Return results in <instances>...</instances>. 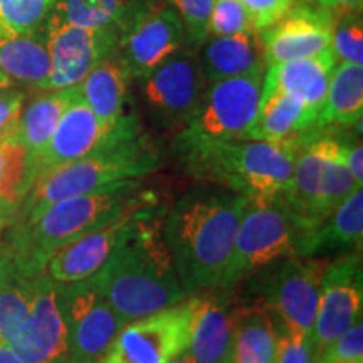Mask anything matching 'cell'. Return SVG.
I'll return each mask as SVG.
<instances>
[{"mask_svg":"<svg viewBox=\"0 0 363 363\" xmlns=\"http://www.w3.org/2000/svg\"><path fill=\"white\" fill-rule=\"evenodd\" d=\"M165 212L160 203L138 208L110 259L91 276L125 323L189 298L163 238Z\"/></svg>","mask_w":363,"mask_h":363,"instance_id":"obj_1","label":"cell"},{"mask_svg":"<svg viewBox=\"0 0 363 363\" xmlns=\"http://www.w3.org/2000/svg\"><path fill=\"white\" fill-rule=\"evenodd\" d=\"M247 201L224 187H195L165 212L163 238L189 296L220 288Z\"/></svg>","mask_w":363,"mask_h":363,"instance_id":"obj_2","label":"cell"},{"mask_svg":"<svg viewBox=\"0 0 363 363\" xmlns=\"http://www.w3.org/2000/svg\"><path fill=\"white\" fill-rule=\"evenodd\" d=\"M158 202L140 180H128L44 207L27 219L13 220L2 240L29 274H44L49 256L57 247L113 219L130 207Z\"/></svg>","mask_w":363,"mask_h":363,"instance_id":"obj_3","label":"cell"},{"mask_svg":"<svg viewBox=\"0 0 363 363\" xmlns=\"http://www.w3.org/2000/svg\"><path fill=\"white\" fill-rule=\"evenodd\" d=\"M306 133L283 142L235 140L216 143L184 157L194 175L219 187L247 199L278 197L291 182L294 158Z\"/></svg>","mask_w":363,"mask_h":363,"instance_id":"obj_4","label":"cell"},{"mask_svg":"<svg viewBox=\"0 0 363 363\" xmlns=\"http://www.w3.org/2000/svg\"><path fill=\"white\" fill-rule=\"evenodd\" d=\"M158 152L143 135L67 162L34 180L16 220L27 219L65 199L143 179L158 169Z\"/></svg>","mask_w":363,"mask_h":363,"instance_id":"obj_5","label":"cell"},{"mask_svg":"<svg viewBox=\"0 0 363 363\" xmlns=\"http://www.w3.org/2000/svg\"><path fill=\"white\" fill-rule=\"evenodd\" d=\"M318 224L294 212L279 195L249 199L220 288H230L244 276L281 259L310 257Z\"/></svg>","mask_w":363,"mask_h":363,"instance_id":"obj_6","label":"cell"},{"mask_svg":"<svg viewBox=\"0 0 363 363\" xmlns=\"http://www.w3.org/2000/svg\"><path fill=\"white\" fill-rule=\"evenodd\" d=\"M264 72L208 83L179 136L182 155L208 145L247 140L259 108Z\"/></svg>","mask_w":363,"mask_h":363,"instance_id":"obj_7","label":"cell"},{"mask_svg":"<svg viewBox=\"0 0 363 363\" xmlns=\"http://www.w3.org/2000/svg\"><path fill=\"white\" fill-rule=\"evenodd\" d=\"M328 261L320 257L281 259L266 284L264 305L274 325L291 338L313 342L320 286ZM315 347V345H313Z\"/></svg>","mask_w":363,"mask_h":363,"instance_id":"obj_8","label":"cell"},{"mask_svg":"<svg viewBox=\"0 0 363 363\" xmlns=\"http://www.w3.org/2000/svg\"><path fill=\"white\" fill-rule=\"evenodd\" d=\"M138 135H142V126L135 115L118 123H106L91 111L81 94H78L62 113L43 152L33 157L35 179L59 165L78 160Z\"/></svg>","mask_w":363,"mask_h":363,"instance_id":"obj_9","label":"cell"},{"mask_svg":"<svg viewBox=\"0 0 363 363\" xmlns=\"http://www.w3.org/2000/svg\"><path fill=\"white\" fill-rule=\"evenodd\" d=\"M192 298L130 321L101 363H169L189 350Z\"/></svg>","mask_w":363,"mask_h":363,"instance_id":"obj_10","label":"cell"},{"mask_svg":"<svg viewBox=\"0 0 363 363\" xmlns=\"http://www.w3.org/2000/svg\"><path fill=\"white\" fill-rule=\"evenodd\" d=\"M61 303L71 362L101 363L125 321L106 301L93 278L61 284Z\"/></svg>","mask_w":363,"mask_h":363,"instance_id":"obj_11","label":"cell"},{"mask_svg":"<svg viewBox=\"0 0 363 363\" xmlns=\"http://www.w3.org/2000/svg\"><path fill=\"white\" fill-rule=\"evenodd\" d=\"M120 35L118 30L69 24L49 13L44 38L51 72L44 91L78 86L106 54L116 49Z\"/></svg>","mask_w":363,"mask_h":363,"instance_id":"obj_12","label":"cell"},{"mask_svg":"<svg viewBox=\"0 0 363 363\" xmlns=\"http://www.w3.org/2000/svg\"><path fill=\"white\" fill-rule=\"evenodd\" d=\"M138 81L150 111L169 128L187 125L207 86L199 56L185 48Z\"/></svg>","mask_w":363,"mask_h":363,"instance_id":"obj_13","label":"cell"},{"mask_svg":"<svg viewBox=\"0 0 363 363\" xmlns=\"http://www.w3.org/2000/svg\"><path fill=\"white\" fill-rule=\"evenodd\" d=\"M360 251L362 249H353L326 264L313 328L315 355L360 321L363 305Z\"/></svg>","mask_w":363,"mask_h":363,"instance_id":"obj_14","label":"cell"},{"mask_svg":"<svg viewBox=\"0 0 363 363\" xmlns=\"http://www.w3.org/2000/svg\"><path fill=\"white\" fill-rule=\"evenodd\" d=\"M185 44L187 34L179 13L158 4L120 35L116 51L131 78L142 79Z\"/></svg>","mask_w":363,"mask_h":363,"instance_id":"obj_15","label":"cell"},{"mask_svg":"<svg viewBox=\"0 0 363 363\" xmlns=\"http://www.w3.org/2000/svg\"><path fill=\"white\" fill-rule=\"evenodd\" d=\"M158 203V202H155ZM145 206L130 207L126 211L88 230L79 238L57 247L44 266V274L59 284H69L88 279L101 269L115 252L121 238L128 229L135 212Z\"/></svg>","mask_w":363,"mask_h":363,"instance_id":"obj_16","label":"cell"},{"mask_svg":"<svg viewBox=\"0 0 363 363\" xmlns=\"http://www.w3.org/2000/svg\"><path fill=\"white\" fill-rule=\"evenodd\" d=\"M333 12L326 7L298 6L259 30L266 67L294 59L311 57L331 49Z\"/></svg>","mask_w":363,"mask_h":363,"instance_id":"obj_17","label":"cell"},{"mask_svg":"<svg viewBox=\"0 0 363 363\" xmlns=\"http://www.w3.org/2000/svg\"><path fill=\"white\" fill-rule=\"evenodd\" d=\"M19 357L27 363L71 362L61 284L45 274H39L34 279L29 323Z\"/></svg>","mask_w":363,"mask_h":363,"instance_id":"obj_18","label":"cell"},{"mask_svg":"<svg viewBox=\"0 0 363 363\" xmlns=\"http://www.w3.org/2000/svg\"><path fill=\"white\" fill-rule=\"evenodd\" d=\"M235 308L220 294L192 296L189 353L197 363H233Z\"/></svg>","mask_w":363,"mask_h":363,"instance_id":"obj_19","label":"cell"},{"mask_svg":"<svg viewBox=\"0 0 363 363\" xmlns=\"http://www.w3.org/2000/svg\"><path fill=\"white\" fill-rule=\"evenodd\" d=\"M38 276L29 274L0 239V342L17 355L24 345L34 279Z\"/></svg>","mask_w":363,"mask_h":363,"instance_id":"obj_20","label":"cell"},{"mask_svg":"<svg viewBox=\"0 0 363 363\" xmlns=\"http://www.w3.org/2000/svg\"><path fill=\"white\" fill-rule=\"evenodd\" d=\"M338 59L333 49L311 57L294 59L281 65L267 66L264 72V86L284 91L305 103L321 120L326 91Z\"/></svg>","mask_w":363,"mask_h":363,"instance_id":"obj_21","label":"cell"},{"mask_svg":"<svg viewBox=\"0 0 363 363\" xmlns=\"http://www.w3.org/2000/svg\"><path fill=\"white\" fill-rule=\"evenodd\" d=\"M199 57L206 83L266 71L264 48L257 29L233 35H217L202 44Z\"/></svg>","mask_w":363,"mask_h":363,"instance_id":"obj_22","label":"cell"},{"mask_svg":"<svg viewBox=\"0 0 363 363\" xmlns=\"http://www.w3.org/2000/svg\"><path fill=\"white\" fill-rule=\"evenodd\" d=\"M318 126H323L320 116L305 103L284 91L262 84L259 108L247 133V140L283 142Z\"/></svg>","mask_w":363,"mask_h":363,"instance_id":"obj_23","label":"cell"},{"mask_svg":"<svg viewBox=\"0 0 363 363\" xmlns=\"http://www.w3.org/2000/svg\"><path fill=\"white\" fill-rule=\"evenodd\" d=\"M130 79L125 62L116 49H113L78 84L79 94L99 120L118 123L133 115L126 111Z\"/></svg>","mask_w":363,"mask_h":363,"instance_id":"obj_24","label":"cell"},{"mask_svg":"<svg viewBox=\"0 0 363 363\" xmlns=\"http://www.w3.org/2000/svg\"><path fill=\"white\" fill-rule=\"evenodd\" d=\"M0 72L12 86L44 91L51 72L44 30L7 33L0 30Z\"/></svg>","mask_w":363,"mask_h":363,"instance_id":"obj_25","label":"cell"},{"mask_svg":"<svg viewBox=\"0 0 363 363\" xmlns=\"http://www.w3.org/2000/svg\"><path fill=\"white\" fill-rule=\"evenodd\" d=\"M35 180L33 155L12 131L0 136V235L16 220Z\"/></svg>","mask_w":363,"mask_h":363,"instance_id":"obj_26","label":"cell"},{"mask_svg":"<svg viewBox=\"0 0 363 363\" xmlns=\"http://www.w3.org/2000/svg\"><path fill=\"white\" fill-rule=\"evenodd\" d=\"M158 0H56L51 16L76 26L103 27L123 34Z\"/></svg>","mask_w":363,"mask_h":363,"instance_id":"obj_27","label":"cell"},{"mask_svg":"<svg viewBox=\"0 0 363 363\" xmlns=\"http://www.w3.org/2000/svg\"><path fill=\"white\" fill-rule=\"evenodd\" d=\"M276 325L262 303L235 308L233 363H274Z\"/></svg>","mask_w":363,"mask_h":363,"instance_id":"obj_28","label":"cell"},{"mask_svg":"<svg viewBox=\"0 0 363 363\" xmlns=\"http://www.w3.org/2000/svg\"><path fill=\"white\" fill-rule=\"evenodd\" d=\"M78 94L79 86L44 91V94L34 98L27 106L22 108L12 133L26 145L30 155L35 157L43 152L51 140L62 113Z\"/></svg>","mask_w":363,"mask_h":363,"instance_id":"obj_29","label":"cell"},{"mask_svg":"<svg viewBox=\"0 0 363 363\" xmlns=\"http://www.w3.org/2000/svg\"><path fill=\"white\" fill-rule=\"evenodd\" d=\"M363 115V67L352 62H338L331 74L321 123L355 126Z\"/></svg>","mask_w":363,"mask_h":363,"instance_id":"obj_30","label":"cell"},{"mask_svg":"<svg viewBox=\"0 0 363 363\" xmlns=\"http://www.w3.org/2000/svg\"><path fill=\"white\" fill-rule=\"evenodd\" d=\"M363 238V192L357 189L337 211L316 225L313 234L310 256L343 251V249H362Z\"/></svg>","mask_w":363,"mask_h":363,"instance_id":"obj_31","label":"cell"},{"mask_svg":"<svg viewBox=\"0 0 363 363\" xmlns=\"http://www.w3.org/2000/svg\"><path fill=\"white\" fill-rule=\"evenodd\" d=\"M56 0H0V30L34 33L43 29Z\"/></svg>","mask_w":363,"mask_h":363,"instance_id":"obj_32","label":"cell"},{"mask_svg":"<svg viewBox=\"0 0 363 363\" xmlns=\"http://www.w3.org/2000/svg\"><path fill=\"white\" fill-rule=\"evenodd\" d=\"M331 49L340 62H363L362 12H335Z\"/></svg>","mask_w":363,"mask_h":363,"instance_id":"obj_33","label":"cell"},{"mask_svg":"<svg viewBox=\"0 0 363 363\" xmlns=\"http://www.w3.org/2000/svg\"><path fill=\"white\" fill-rule=\"evenodd\" d=\"M170 7L179 13L185 27L187 43L202 45L208 39V19L216 0H169Z\"/></svg>","mask_w":363,"mask_h":363,"instance_id":"obj_34","label":"cell"},{"mask_svg":"<svg viewBox=\"0 0 363 363\" xmlns=\"http://www.w3.org/2000/svg\"><path fill=\"white\" fill-rule=\"evenodd\" d=\"M256 29L252 17L238 0H216L208 19V38L233 35Z\"/></svg>","mask_w":363,"mask_h":363,"instance_id":"obj_35","label":"cell"},{"mask_svg":"<svg viewBox=\"0 0 363 363\" xmlns=\"http://www.w3.org/2000/svg\"><path fill=\"white\" fill-rule=\"evenodd\" d=\"M315 363H363V326L362 321L352 325L342 337L318 353Z\"/></svg>","mask_w":363,"mask_h":363,"instance_id":"obj_36","label":"cell"},{"mask_svg":"<svg viewBox=\"0 0 363 363\" xmlns=\"http://www.w3.org/2000/svg\"><path fill=\"white\" fill-rule=\"evenodd\" d=\"M251 13L254 27L264 30L291 11L294 0H238Z\"/></svg>","mask_w":363,"mask_h":363,"instance_id":"obj_37","label":"cell"},{"mask_svg":"<svg viewBox=\"0 0 363 363\" xmlns=\"http://www.w3.org/2000/svg\"><path fill=\"white\" fill-rule=\"evenodd\" d=\"M315 347L308 340L291 338L276 330V360L274 363H315Z\"/></svg>","mask_w":363,"mask_h":363,"instance_id":"obj_38","label":"cell"},{"mask_svg":"<svg viewBox=\"0 0 363 363\" xmlns=\"http://www.w3.org/2000/svg\"><path fill=\"white\" fill-rule=\"evenodd\" d=\"M26 104V93L16 86L0 88V136L13 130Z\"/></svg>","mask_w":363,"mask_h":363,"instance_id":"obj_39","label":"cell"},{"mask_svg":"<svg viewBox=\"0 0 363 363\" xmlns=\"http://www.w3.org/2000/svg\"><path fill=\"white\" fill-rule=\"evenodd\" d=\"M345 167L362 185L363 182V148L360 142H347L345 147Z\"/></svg>","mask_w":363,"mask_h":363,"instance_id":"obj_40","label":"cell"},{"mask_svg":"<svg viewBox=\"0 0 363 363\" xmlns=\"http://www.w3.org/2000/svg\"><path fill=\"white\" fill-rule=\"evenodd\" d=\"M331 12H362L363 0H311Z\"/></svg>","mask_w":363,"mask_h":363,"instance_id":"obj_41","label":"cell"},{"mask_svg":"<svg viewBox=\"0 0 363 363\" xmlns=\"http://www.w3.org/2000/svg\"><path fill=\"white\" fill-rule=\"evenodd\" d=\"M0 363H27L12 350L11 347H7L6 343L0 342Z\"/></svg>","mask_w":363,"mask_h":363,"instance_id":"obj_42","label":"cell"},{"mask_svg":"<svg viewBox=\"0 0 363 363\" xmlns=\"http://www.w3.org/2000/svg\"><path fill=\"white\" fill-rule=\"evenodd\" d=\"M169 363H197V362L194 360V357L190 355L189 352H185V353H182V355L177 357V358H174V360L169 362Z\"/></svg>","mask_w":363,"mask_h":363,"instance_id":"obj_43","label":"cell"},{"mask_svg":"<svg viewBox=\"0 0 363 363\" xmlns=\"http://www.w3.org/2000/svg\"><path fill=\"white\" fill-rule=\"evenodd\" d=\"M11 81H9L6 76L2 74V72H0V88H11Z\"/></svg>","mask_w":363,"mask_h":363,"instance_id":"obj_44","label":"cell"},{"mask_svg":"<svg viewBox=\"0 0 363 363\" xmlns=\"http://www.w3.org/2000/svg\"><path fill=\"white\" fill-rule=\"evenodd\" d=\"M69 363H84V362H69Z\"/></svg>","mask_w":363,"mask_h":363,"instance_id":"obj_45","label":"cell"},{"mask_svg":"<svg viewBox=\"0 0 363 363\" xmlns=\"http://www.w3.org/2000/svg\"><path fill=\"white\" fill-rule=\"evenodd\" d=\"M308 2H311V0H308Z\"/></svg>","mask_w":363,"mask_h":363,"instance_id":"obj_46","label":"cell"}]
</instances>
